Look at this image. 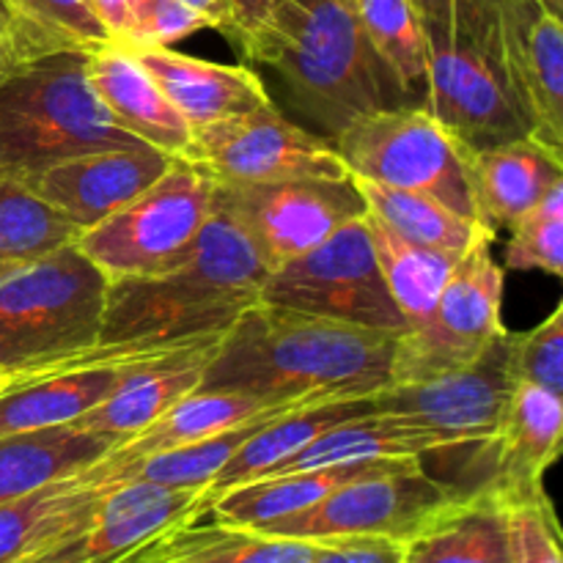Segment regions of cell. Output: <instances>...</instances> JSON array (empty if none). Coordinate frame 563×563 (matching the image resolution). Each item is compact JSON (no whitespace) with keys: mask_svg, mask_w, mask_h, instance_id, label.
<instances>
[{"mask_svg":"<svg viewBox=\"0 0 563 563\" xmlns=\"http://www.w3.org/2000/svg\"><path fill=\"white\" fill-rule=\"evenodd\" d=\"M396 335L258 300L229 324L198 388L267 401L374 394L390 383Z\"/></svg>","mask_w":563,"mask_h":563,"instance_id":"6da1fadb","label":"cell"},{"mask_svg":"<svg viewBox=\"0 0 563 563\" xmlns=\"http://www.w3.org/2000/svg\"><path fill=\"white\" fill-rule=\"evenodd\" d=\"M247 60L278 77L289 108L333 141L361 115L410 104L374 53L355 9L341 0H275L240 44Z\"/></svg>","mask_w":563,"mask_h":563,"instance_id":"7a4b0ae2","label":"cell"},{"mask_svg":"<svg viewBox=\"0 0 563 563\" xmlns=\"http://www.w3.org/2000/svg\"><path fill=\"white\" fill-rule=\"evenodd\" d=\"M267 267L214 198L190 256L174 269L108 280L97 344H174L223 333L258 302Z\"/></svg>","mask_w":563,"mask_h":563,"instance_id":"3957f363","label":"cell"},{"mask_svg":"<svg viewBox=\"0 0 563 563\" xmlns=\"http://www.w3.org/2000/svg\"><path fill=\"white\" fill-rule=\"evenodd\" d=\"M88 53L53 49L0 75V170L20 179L102 148L146 146L93 93Z\"/></svg>","mask_w":563,"mask_h":563,"instance_id":"277c9868","label":"cell"},{"mask_svg":"<svg viewBox=\"0 0 563 563\" xmlns=\"http://www.w3.org/2000/svg\"><path fill=\"white\" fill-rule=\"evenodd\" d=\"M104 300L108 278L75 242L11 267L0 278V368L14 374L93 346Z\"/></svg>","mask_w":563,"mask_h":563,"instance_id":"5b68a950","label":"cell"},{"mask_svg":"<svg viewBox=\"0 0 563 563\" xmlns=\"http://www.w3.org/2000/svg\"><path fill=\"white\" fill-rule=\"evenodd\" d=\"M511 335L515 333L506 330L467 366L421 383H388L372 394L374 412L399 418L432 440V456L467 454L462 456V478H456L454 493L476 489L484 456L517 388Z\"/></svg>","mask_w":563,"mask_h":563,"instance_id":"8992f818","label":"cell"},{"mask_svg":"<svg viewBox=\"0 0 563 563\" xmlns=\"http://www.w3.org/2000/svg\"><path fill=\"white\" fill-rule=\"evenodd\" d=\"M214 187L218 181L201 165L176 157L146 192L82 231L75 245L108 280L179 267L212 218Z\"/></svg>","mask_w":563,"mask_h":563,"instance_id":"52a82bcc","label":"cell"},{"mask_svg":"<svg viewBox=\"0 0 563 563\" xmlns=\"http://www.w3.org/2000/svg\"><path fill=\"white\" fill-rule=\"evenodd\" d=\"M350 176L423 192L476 220L467 148L423 104H396L361 115L333 137Z\"/></svg>","mask_w":563,"mask_h":563,"instance_id":"ba28073f","label":"cell"},{"mask_svg":"<svg viewBox=\"0 0 563 563\" xmlns=\"http://www.w3.org/2000/svg\"><path fill=\"white\" fill-rule=\"evenodd\" d=\"M495 234L484 231L460 256L445 280L438 306L423 322L396 335L390 383H421L476 361L504 324L506 269L493 253Z\"/></svg>","mask_w":563,"mask_h":563,"instance_id":"9c48e42d","label":"cell"},{"mask_svg":"<svg viewBox=\"0 0 563 563\" xmlns=\"http://www.w3.org/2000/svg\"><path fill=\"white\" fill-rule=\"evenodd\" d=\"M258 300L361 328L394 333L407 328L379 273L363 218L341 225L322 245L267 273Z\"/></svg>","mask_w":563,"mask_h":563,"instance_id":"30bf717a","label":"cell"},{"mask_svg":"<svg viewBox=\"0 0 563 563\" xmlns=\"http://www.w3.org/2000/svg\"><path fill=\"white\" fill-rule=\"evenodd\" d=\"M214 198L240 225L267 273L313 251L341 225L366 214V203L352 176L245 185L218 181Z\"/></svg>","mask_w":563,"mask_h":563,"instance_id":"8fae6325","label":"cell"},{"mask_svg":"<svg viewBox=\"0 0 563 563\" xmlns=\"http://www.w3.org/2000/svg\"><path fill=\"white\" fill-rule=\"evenodd\" d=\"M181 157L225 185L350 176L333 141L286 119L273 102L196 126Z\"/></svg>","mask_w":563,"mask_h":563,"instance_id":"7c38bea8","label":"cell"},{"mask_svg":"<svg viewBox=\"0 0 563 563\" xmlns=\"http://www.w3.org/2000/svg\"><path fill=\"white\" fill-rule=\"evenodd\" d=\"M454 495V489L438 482L421 460H405L390 471L344 484L311 509L269 522L258 531L302 542L339 537H388L405 542Z\"/></svg>","mask_w":563,"mask_h":563,"instance_id":"4fadbf2b","label":"cell"},{"mask_svg":"<svg viewBox=\"0 0 563 563\" xmlns=\"http://www.w3.org/2000/svg\"><path fill=\"white\" fill-rule=\"evenodd\" d=\"M423 108L467 152L531 135L526 113L498 64L462 44L429 47Z\"/></svg>","mask_w":563,"mask_h":563,"instance_id":"5bb4252c","label":"cell"},{"mask_svg":"<svg viewBox=\"0 0 563 563\" xmlns=\"http://www.w3.org/2000/svg\"><path fill=\"white\" fill-rule=\"evenodd\" d=\"M207 487H163L148 482L110 484L91 520L75 537L44 548L22 563H115L146 539L207 515Z\"/></svg>","mask_w":563,"mask_h":563,"instance_id":"9a60e30c","label":"cell"},{"mask_svg":"<svg viewBox=\"0 0 563 563\" xmlns=\"http://www.w3.org/2000/svg\"><path fill=\"white\" fill-rule=\"evenodd\" d=\"M174 159L154 146L102 148L60 159L22 181L82 234L146 192Z\"/></svg>","mask_w":563,"mask_h":563,"instance_id":"2e32d148","label":"cell"},{"mask_svg":"<svg viewBox=\"0 0 563 563\" xmlns=\"http://www.w3.org/2000/svg\"><path fill=\"white\" fill-rule=\"evenodd\" d=\"M561 434V396L517 383L504 423L482 462L476 489H489L498 498H520L544 489V473L559 460Z\"/></svg>","mask_w":563,"mask_h":563,"instance_id":"e0dca14e","label":"cell"},{"mask_svg":"<svg viewBox=\"0 0 563 563\" xmlns=\"http://www.w3.org/2000/svg\"><path fill=\"white\" fill-rule=\"evenodd\" d=\"M467 181L476 223L498 236V231L511 229L563 181L561 148L526 135L482 152H467Z\"/></svg>","mask_w":563,"mask_h":563,"instance_id":"ac0fdd59","label":"cell"},{"mask_svg":"<svg viewBox=\"0 0 563 563\" xmlns=\"http://www.w3.org/2000/svg\"><path fill=\"white\" fill-rule=\"evenodd\" d=\"M132 55L163 88L190 130L273 102L264 80L251 66L214 64L196 55L176 53L170 47L137 49Z\"/></svg>","mask_w":563,"mask_h":563,"instance_id":"d6986e66","label":"cell"},{"mask_svg":"<svg viewBox=\"0 0 563 563\" xmlns=\"http://www.w3.org/2000/svg\"><path fill=\"white\" fill-rule=\"evenodd\" d=\"M86 75L99 102L121 130L174 157L185 154L192 132L190 124L181 119L135 55L115 44H104L88 53Z\"/></svg>","mask_w":563,"mask_h":563,"instance_id":"ffe728a7","label":"cell"},{"mask_svg":"<svg viewBox=\"0 0 563 563\" xmlns=\"http://www.w3.org/2000/svg\"><path fill=\"white\" fill-rule=\"evenodd\" d=\"M401 563H511L498 495L456 493L401 542Z\"/></svg>","mask_w":563,"mask_h":563,"instance_id":"44dd1931","label":"cell"},{"mask_svg":"<svg viewBox=\"0 0 563 563\" xmlns=\"http://www.w3.org/2000/svg\"><path fill=\"white\" fill-rule=\"evenodd\" d=\"M317 544L269 537L253 528L201 517L165 528L115 563H311Z\"/></svg>","mask_w":563,"mask_h":563,"instance_id":"7402d4cb","label":"cell"},{"mask_svg":"<svg viewBox=\"0 0 563 563\" xmlns=\"http://www.w3.org/2000/svg\"><path fill=\"white\" fill-rule=\"evenodd\" d=\"M220 339H223V333L214 335L212 341L201 344L198 350L187 352V355L130 374L115 388V394H110L102 405L71 421V427L104 434V438L115 440L119 445L126 443L137 432L152 427L176 401L198 390L203 368H207L209 357L218 350Z\"/></svg>","mask_w":563,"mask_h":563,"instance_id":"603a6c76","label":"cell"},{"mask_svg":"<svg viewBox=\"0 0 563 563\" xmlns=\"http://www.w3.org/2000/svg\"><path fill=\"white\" fill-rule=\"evenodd\" d=\"M405 460H368L352 462V465L319 467V471H297L278 473V476L253 478V482L236 484L225 493L214 495L207 515L214 520L231 522L242 528H258L278 522L284 517L297 515V511L311 509L322 498H328L333 489L344 484L357 482V478L374 476V473L390 471Z\"/></svg>","mask_w":563,"mask_h":563,"instance_id":"cb8c5ba5","label":"cell"},{"mask_svg":"<svg viewBox=\"0 0 563 563\" xmlns=\"http://www.w3.org/2000/svg\"><path fill=\"white\" fill-rule=\"evenodd\" d=\"M368 412H374L372 394L317 399L302 407H295V410L284 412V416H275L214 476V482L209 484V504H212L214 495L225 493V489L236 487V484L273 476L286 462L295 460L302 449H308L313 440L322 438L328 429H333L335 423L350 421V418L357 416H368Z\"/></svg>","mask_w":563,"mask_h":563,"instance_id":"d4e9b609","label":"cell"},{"mask_svg":"<svg viewBox=\"0 0 563 563\" xmlns=\"http://www.w3.org/2000/svg\"><path fill=\"white\" fill-rule=\"evenodd\" d=\"M119 449L104 434L71 423L0 438V506L77 476Z\"/></svg>","mask_w":563,"mask_h":563,"instance_id":"484cf974","label":"cell"},{"mask_svg":"<svg viewBox=\"0 0 563 563\" xmlns=\"http://www.w3.org/2000/svg\"><path fill=\"white\" fill-rule=\"evenodd\" d=\"M86 471L0 506V563H22L88 526L104 495Z\"/></svg>","mask_w":563,"mask_h":563,"instance_id":"4316f807","label":"cell"},{"mask_svg":"<svg viewBox=\"0 0 563 563\" xmlns=\"http://www.w3.org/2000/svg\"><path fill=\"white\" fill-rule=\"evenodd\" d=\"M295 401V399H289ZM284 405V401H267L256 399L247 394H231V390H192L185 399L176 401L168 412L157 418L152 427L137 432L119 449L110 451L104 460L110 462H126L141 460V456L159 454V451L179 449V445L198 443V440L214 438L229 429L242 427V423L253 421V418L264 416L273 407Z\"/></svg>","mask_w":563,"mask_h":563,"instance_id":"83f0119b","label":"cell"},{"mask_svg":"<svg viewBox=\"0 0 563 563\" xmlns=\"http://www.w3.org/2000/svg\"><path fill=\"white\" fill-rule=\"evenodd\" d=\"M434 454V443L410 423L399 418L368 416L350 418V421L335 423L333 429L313 440L308 449H302L295 460L286 462L278 473L297 471H319V467L352 465V462L368 460H427Z\"/></svg>","mask_w":563,"mask_h":563,"instance_id":"f1b7e54d","label":"cell"},{"mask_svg":"<svg viewBox=\"0 0 563 563\" xmlns=\"http://www.w3.org/2000/svg\"><path fill=\"white\" fill-rule=\"evenodd\" d=\"M363 220L368 225L379 273H383L385 286L405 317L407 328L423 322L438 306L440 291H443L449 275L454 273L460 256L407 242L405 236L390 231L368 212L363 214Z\"/></svg>","mask_w":563,"mask_h":563,"instance_id":"f546056e","label":"cell"},{"mask_svg":"<svg viewBox=\"0 0 563 563\" xmlns=\"http://www.w3.org/2000/svg\"><path fill=\"white\" fill-rule=\"evenodd\" d=\"M352 181L366 203V212L416 245L462 256L484 231H489L423 192L399 190V187L377 185V181L357 179V176H352Z\"/></svg>","mask_w":563,"mask_h":563,"instance_id":"4dcf8cb0","label":"cell"},{"mask_svg":"<svg viewBox=\"0 0 563 563\" xmlns=\"http://www.w3.org/2000/svg\"><path fill=\"white\" fill-rule=\"evenodd\" d=\"M80 229L36 196L20 176L0 170V264L20 267L71 245Z\"/></svg>","mask_w":563,"mask_h":563,"instance_id":"1f68e13d","label":"cell"},{"mask_svg":"<svg viewBox=\"0 0 563 563\" xmlns=\"http://www.w3.org/2000/svg\"><path fill=\"white\" fill-rule=\"evenodd\" d=\"M355 16L407 97L427 86L429 38L410 0H355Z\"/></svg>","mask_w":563,"mask_h":563,"instance_id":"d6a6232c","label":"cell"},{"mask_svg":"<svg viewBox=\"0 0 563 563\" xmlns=\"http://www.w3.org/2000/svg\"><path fill=\"white\" fill-rule=\"evenodd\" d=\"M16 31L36 55L53 49H93L110 44L91 0H5Z\"/></svg>","mask_w":563,"mask_h":563,"instance_id":"836d02e7","label":"cell"},{"mask_svg":"<svg viewBox=\"0 0 563 563\" xmlns=\"http://www.w3.org/2000/svg\"><path fill=\"white\" fill-rule=\"evenodd\" d=\"M504 247V269L563 278V181L511 225Z\"/></svg>","mask_w":563,"mask_h":563,"instance_id":"e575fe53","label":"cell"},{"mask_svg":"<svg viewBox=\"0 0 563 563\" xmlns=\"http://www.w3.org/2000/svg\"><path fill=\"white\" fill-rule=\"evenodd\" d=\"M506 511L511 563H563L561 528L548 493L500 498Z\"/></svg>","mask_w":563,"mask_h":563,"instance_id":"d590c367","label":"cell"},{"mask_svg":"<svg viewBox=\"0 0 563 563\" xmlns=\"http://www.w3.org/2000/svg\"><path fill=\"white\" fill-rule=\"evenodd\" d=\"M511 372L517 383L563 394V302L533 330L511 335Z\"/></svg>","mask_w":563,"mask_h":563,"instance_id":"8d00e7d4","label":"cell"},{"mask_svg":"<svg viewBox=\"0 0 563 563\" xmlns=\"http://www.w3.org/2000/svg\"><path fill=\"white\" fill-rule=\"evenodd\" d=\"M203 27H209L207 20L181 0H141L124 42L115 47L126 49V53L170 47Z\"/></svg>","mask_w":563,"mask_h":563,"instance_id":"74e56055","label":"cell"},{"mask_svg":"<svg viewBox=\"0 0 563 563\" xmlns=\"http://www.w3.org/2000/svg\"><path fill=\"white\" fill-rule=\"evenodd\" d=\"M311 563H401V542L388 537H339L313 542Z\"/></svg>","mask_w":563,"mask_h":563,"instance_id":"f35d334b","label":"cell"},{"mask_svg":"<svg viewBox=\"0 0 563 563\" xmlns=\"http://www.w3.org/2000/svg\"><path fill=\"white\" fill-rule=\"evenodd\" d=\"M421 16L429 47H445L454 42V0H410Z\"/></svg>","mask_w":563,"mask_h":563,"instance_id":"ab89813d","label":"cell"},{"mask_svg":"<svg viewBox=\"0 0 563 563\" xmlns=\"http://www.w3.org/2000/svg\"><path fill=\"white\" fill-rule=\"evenodd\" d=\"M141 0H91V9L97 14L99 25L108 33L110 44L124 42L126 31L132 25V16Z\"/></svg>","mask_w":563,"mask_h":563,"instance_id":"60d3db41","label":"cell"},{"mask_svg":"<svg viewBox=\"0 0 563 563\" xmlns=\"http://www.w3.org/2000/svg\"><path fill=\"white\" fill-rule=\"evenodd\" d=\"M231 9H234L236 20V33L234 42L242 44L264 20H267L269 9H273L275 0H229Z\"/></svg>","mask_w":563,"mask_h":563,"instance_id":"b9f144b4","label":"cell"},{"mask_svg":"<svg viewBox=\"0 0 563 563\" xmlns=\"http://www.w3.org/2000/svg\"><path fill=\"white\" fill-rule=\"evenodd\" d=\"M181 3H187L190 9H196L198 14L207 20L209 27L225 33V36L234 42L236 20H234V9H231L229 0H181Z\"/></svg>","mask_w":563,"mask_h":563,"instance_id":"7bdbcfd3","label":"cell"},{"mask_svg":"<svg viewBox=\"0 0 563 563\" xmlns=\"http://www.w3.org/2000/svg\"><path fill=\"white\" fill-rule=\"evenodd\" d=\"M33 55L36 53L27 47L25 38L14 31V25L0 16V75H3L5 69H11L14 64H20V60L33 58Z\"/></svg>","mask_w":563,"mask_h":563,"instance_id":"ee69618b","label":"cell"},{"mask_svg":"<svg viewBox=\"0 0 563 563\" xmlns=\"http://www.w3.org/2000/svg\"><path fill=\"white\" fill-rule=\"evenodd\" d=\"M539 3H542L550 14H555V16L563 14V0H539Z\"/></svg>","mask_w":563,"mask_h":563,"instance_id":"f6af8a7d","label":"cell"},{"mask_svg":"<svg viewBox=\"0 0 563 563\" xmlns=\"http://www.w3.org/2000/svg\"><path fill=\"white\" fill-rule=\"evenodd\" d=\"M0 16H3V20H9L11 25H14V20H11V14H9V5H5V0H0ZM14 31H16V25H14ZM16 33H20V31H16Z\"/></svg>","mask_w":563,"mask_h":563,"instance_id":"bcb514c9","label":"cell"},{"mask_svg":"<svg viewBox=\"0 0 563 563\" xmlns=\"http://www.w3.org/2000/svg\"><path fill=\"white\" fill-rule=\"evenodd\" d=\"M9 269H11V267H5V264H0V278H3V275L9 273Z\"/></svg>","mask_w":563,"mask_h":563,"instance_id":"7dc6e473","label":"cell"},{"mask_svg":"<svg viewBox=\"0 0 563 563\" xmlns=\"http://www.w3.org/2000/svg\"><path fill=\"white\" fill-rule=\"evenodd\" d=\"M3 383H5V372H3V368H0V388H3Z\"/></svg>","mask_w":563,"mask_h":563,"instance_id":"c3c4849f","label":"cell"},{"mask_svg":"<svg viewBox=\"0 0 563 563\" xmlns=\"http://www.w3.org/2000/svg\"><path fill=\"white\" fill-rule=\"evenodd\" d=\"M341 3H346V5H355V0H341Z\"/></svg>","mask_w":563,"mask_h":563,"instance_id":"681fc988","label":"cell"}]
</instances>
